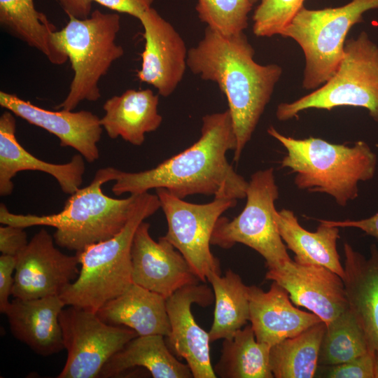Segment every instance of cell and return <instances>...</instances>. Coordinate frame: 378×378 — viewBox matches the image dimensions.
Segmentation results:
<instances>
[{
    "instance_id": "cell-1",
    "label": "cell",
    "mask_w": 378,
    "mask_h": 378,
    "mask_svg": "<svg viewBox=\"0 0 378 378\" xmlns=\"http://www.w3.org/2000/svg\"><path fill=\"white\" fill-rule=\"evenodd\" d=\"M236 147L229 110L206 114L202 118L201 136L192 146L148 170L118 169L112 192L130 195L162 188L181 199L192 195L243 199L248 181L226 158V153Z\"/></svg>"
},
{
    "instance_id": "cell-2",
    "label": "cell",
    "mask_w": 378,
    "mask_h": 378,
    "mask_svg": "<svg viewBox=\"0 0 378 378\" xmlns=\"http://www.w3.org/2000/svg\"><path fill=\"white\" fill-rule=\"evenodd\" d=\"M244 32L224 36L206 27L203 38L188 50L187 66L201 79L216 83L225 95L238 162L251 139L281 74L276 64L262 65Z\"/></svg>"
},
{
    "instance_id": "cell-3",
    "label": "cell",
    "mask_w": 378,
    "mask_h": 378,
    "mask_svg": "<svg viewBox=\"0 0 378 378\" xmlns=\"http://www.w3.org/2000/svg\"><path fill=\"white\" fill-rule=\"evenodd\" d=\"M117 171L111 167L99 169L91 183L70 195L63 209L57 214H16L1 204L0 223L23 228L38 225L55 227V243L76 253L108 239L125 226L138 195L130 194L127 198L115 199L102 192V186L114 181Z\"/></svg>"
},
{
    "instance_id": "cell-4",
    "label": "cell",
    "mask_w": 378,
    "mask_h": 378,
    "mask_svg": "<svg viewBox=\"0 0 378 378\" xmlns=\"http://www.w3.org/2000/svg\"><path fill=\"white\" fill-rule=\"evenodd\" d=\"M267 133L286 148L281 164L295 174L298 188L328 194L341 206L358 196L359 182L375 174L377 155L363 141L349 146L315 137L298 139L272 126Z\"/></svg>"
},
{
    "instance_id": "cell-5",
    "label": "cell",
    "mask_w": 378,
    "mask_h": 378,
    "mask_svg": "<svg viewBox=\"0 0 378 378\" xmlns=\"http://www.w3.org/2000/svg\"><path fill=\"white\" fill-rule=\"evenodd\" d=\"M160 208L156 194L138 193L132 214L120 232L76 253L81 265L79 274L59 295L66 306L97 313L133 284L131 249L135 232Z\"/></svg>"
},
{
    "instance_id": "cell-6",
    "label": "cell",
    "mask_w": 378,
    "mask_h": 378,
    "mask_svg": "<svg viewBox=\"0 0 378 378\" xmlns=\"http://www.w3.org/2000/svg\"><path fill=\"white\" fill-rule=\"evenodd\" d=\"M120 28L118 14L94 10L84 19L69 17L66 26L57 31L74 77L66 98L56 109L73 111L83 101L96 102L100 98L101 78L124 54L122 47L115 42Z\"/></svg>"
},
{
    "instance_id": "cell-7",
    "label": "cell",
    "mask_w": 378,
    "mask_h": 378,
    "mask_svg": "<svg viewBox=\"0 0 378 378\" xmlns=\"http://www.w3.org/2000/svg\"><path fill=\"white\" fill-rule=\"evenodd\" d=\"M343 106L365 108L378 122V46L364 31L346 40L342 58L323 86L293 102L279 104L276 116L286 121L306 109L330 111Z\"/></svg>"
},
{
    "instance_id": "cell-8",
    "label": "cell",
    "mask_w": 378,
    "mask_h": 378,
    "mask_svg": "<svg viewBox=\"0 0 378 378\" xmlns=\"http://www.w3.org/2000/svg\"><path fill=\"white\" fill-rule=\"evenodd\" d=\"M378 9V0H351L337 8L310 10L303 7L280 36L290 38L305 57L302 86L316 90L335 72L344 54L346 35L363 14Z\"/></svg>"
},
{
    "instance_id": "cell-9",
    "label": "cell",
    "mask_w": 378,
    "mask_h": 378,
    "mask_svg": "<svg viewBox=\"0 0 378 378\" xmlns=\"http://www.w3.org/2000/svg\"><path fill=\"white\" fill-rule=\"evenodd\" d=\"M246 197V205L237 216L231 220L219 218L211 235V245L227 249L237 243L243 244L264 258L267 269L281 267L291 258L274 219L279 188L273 168L251 175Z\"/></svg>"
},
{
    "instance_id": "cell-10",
    "label": "cell",
    "mask_w": 378,
    "mask_h": 378,
    "mask_svg": "<svg viewBox=\"0 0 378 378\" xmlns=\"http://www.w3.org/2000/svg\"><path fill=\"white\" fill-rule=\"evenodd\" d=\"M155 192L167 222L165 239L183 255L200 281L205 283L209 274H220L219 260L211 251V235L219 218L234 207L237 200L221 197L193 204L165 188Z\"/></svg>"
},
{
    "instance_id": "cell-11",
    "label": "cell",
    "mask_w": 378,
    "mask_h": 378,
    "mask_svg": "<svg viewBox=\"0 0 378 378\" xmlns=\"http://www.w3.org/2000/svg\"><path fill=\"white\" fill-rule=\"evenodd\" d=\"M65 365L58 378H94L108 360L130 340L138 336L134 330L104 322L97 313L68 306L59 316Z\"/></svg>"
},
{
    "instance_id": "cell-12",
    "label": "cell",
    "mask_w": 378,
    "mask_h": 378,
    "mask_svg": "<svg viewBox=\"0 0 378 378\" xmlns=\"http://www.w3.org/2000/svg\"><path fill=\"white\" fill-rule=\"evenodd\" d=\"M54 242L53 237L41 229L16 256L12 290L15 298L59 296L77 279L80 272L78 255L63 253Z\"/></svg>"
},
{
    "instance_id": "cell-13",
    "label": "cell",
    "mask_w": 378,
    "mask_h": 378,
    "mask_svg": "<svg viewBox=\"0 0 378 378\" xmlns=\"http://www.w3.org/2000/svg\"><path fill=\"white\" fill-rule=\"evenodd\" d=\"M214 300L211 289L198 284L186 286L166 299L171 327L166 343L174 354L186 361L194 378L217 377L211 362L209 332L197 324L191 312L192 304L206 307Z\"/></svg>"
},
{
    "instance_id": "cell-14",
    "label": "cell",
    "mask_w": 378,
    "mask_h": 378,
    "mask_svg": "<svg viewBox=\"0 0 378 378\" xmlns=\"http://www.w3.org/2000/svg\"><path fill=\"white\" fill-rule=\"evenodd\" d=\"M265 277L281 286L295 304L317 315L326 326L349 308L343 280L323 266L291 259L268 269Z\"/></svg>"
},
{
    "instance_id": "cell-15",
    "label": "cell",
    "mask_w": 378,
    "mask_h": 378,
    "mask_svg": "<svg viewBox=\"0 0 378 378\" xmlns=\"http://www.w3.org/2000/svg\"><path fill=\"white\" fill-rule=\"evenodd\" d=\"M149 230L150 224L144 220L134 236L131 249L133 284L165 299L186 286L198 284L200 279L183 255L164 236L155 241Z\"/></svg>"
},
{
    "instance_id": "cell-16",
    "label": "cell",
    "mask_w": 378,
    "mask_h": 378,
    "mask_svg": "<svg viewBox=\"0 0 378 378\" xmlns=\"http://www.w3.org/2000/svg\"><path fill=\"white\" fill-rule=\"evenodd\" d=\"M144 28V50L136 76L157 89L158 94L171 95L181 82L187 66L188 50L173 25L153 8L139 18Z\"/></svg>"
},
{
    "instance_id": "cell-17",
    "label": "cell",
    "mask_w": 378,
    "mask_h": 378,
    "mask_svg": "<svg viewBox=\"0 0 378 378\" xmlns=\"http://www.w3.org/2000/svg\"><path fill=\"white\" fill-rule=\"evenodd\" d=\"M0 106L29 123L55 135L63 147L76 150L87 162L99 158L97 144L103 130L100 118L89 111H50L17 95L0 92Z\"/></svg>"
},
{
    "instance_id": "cell-18",
    "label": "cell",
    "mask_w": 378,
    "mask_h": 378,
    "mask_svg": "<svg viewBox=\"0 0 378 378\" xmlns=\"http://www.w3.org/2000/svg\"><path fill=\"white\" fill-rule=\"evenodd\" d=\"M14 114L5 111L0 116V195L12 194V179L22 171H38L53 176L62 190L69 195L77 191L83 181L84 158L79 153L64 164L50 163L29 153L18 141Z\"/></svg>"
},
{
    "instance_id": "cell-19",
    "label": "cell",
    "mask_w": 378,
    "mask_h": 378,
    "mask_svg": "<svg viewBox=\"0 0 378 378\" xmlns=\"http://www.w3.org/2000/svg\"><path fill=\"white\" fill-rule=\"evenodd\" d=\"M249 321L257 341L272 346L322 322L292 304L288 293L273 281L268 291L248 286Z\"/></svg>"
},
{
    "instance_id": "cell-20",
    "label": "cell",
    "mask_w": 378,
    "mask_h": 378,
    "mask_svg": "<svg viewBox=\"0 0 378 378\" xmlns=\"http://www.w3.org/2000/svg\"><path fill=\"white\" fill-rule=\"evenodd\" d=\"M65 306L59 296L14 298L5 314L17 340L36 354L49 356L64 349L59 316Z\"/></svg>"
},
{
    "instance_id": "cell-21",
    "label": "cell",
    "mask_w": 378,
    "mask_h": 378,
    "mask_svg": "<svg viewBox=\"0 0 378 378\" xmlns=\"http://www.w3.org/2000/svg\"><path fill=\"white\" fill-rule=\"evenodd\" d=\"M344 278L349 307L371 349L378 352V248L370 246L369 258L344 244Z\"/></svg>"
},
{
    "instance_id": "cell-22",
    "label": "cell",
    "mask_w": 378,
    "mask_h": 378,
    "mask_svg": "<svg viewBox=\"0 0 378 378\" xmlns=\"http://www.w3.org/2000/svg\"><path fill=\"white\" fill-rule=\"evenodd\" d=\"M158 103V94L150 89L127 90L105 102V114L100 123L111 139L120 136L132 145L141 146L146 134L155 131L162 122Z\"/></svg>"
},
{
    "instance_id": "cell-23",
    "label": "cell",
    "mask_w": 378,
    "mask_h": 378,
    "mask_svg": "<svg viewBox=\"0 0 378 378\" xmlns=\"http://www.w3.org/2000/svg\"><path fill=\"white\" fill-rule=\"evenodd\" d=\"M97 314L104 322L127 327L141 336L167 337L171 330L166 299L135 284L105 303Z\"/></svg>"
},
{
    "instance_id": "cell-24",
    "label": "cell",
    "mask_w": 378,
    "mask_h": 378,
    "mask_svg": "<svg viewBox=\"0 0 378 378\" xmlns=\"http://www.w3.org/2000/svg\"><path fill=\"white\" fill-rule=\"evenodd\" d=\"M274 219L284 244L295 253L294 260L323 266L344 279V268L337 249L339 227L318 220L316 230L309 232L300 225L293 211L286 209L276 210Z\"/></svg>"
},
{
    "instance_id": "cell-25",
    "label": "cell",
    "mask_w": 378,
    "mask_h": 378,
    "mask_svg": "<svg viewBox=\"0 0 378 378\" xmlns=\"http://www.w3.org/2000/svg\"><path fill=\"white\" fill-rule=\"evenodd\" d=\"M161 335H138L114 354L99 377H117L135 367L146 369L153 378H191L187 364L179 361Z\"/></svg>"
},
{
    "instance_id": "cell-26",
    "label": "cell",
    "mask_w": 378,
    "mask_h": 378,
    "mask_svg": "<svg viewBox=\"0 0 378 378\" xmlns=\"http://www.w3.org/2000/svg\"><path fill=\"white\" fill-rule=\"evenodd\" d=\"M0 23L11 35L43 53L52 64L61 65L67 61L56 27L35 8L33 0H0Z\"/></svg>"
},
{
    "instance_id": "cell-27",
    "label": "cell",
    "mask_w": 378,
    "mask_h": 378,
    "mask_svg": "<svg viewBox=\"0 0 378 378\" xmlns=\"http://www.w3.org/2000/svg\"><path fill=\"white\" fill-rule=\"evenodd\" d=\"M214 295V321L209 331L211 342L232 338L249 321L248 286L231 270L207 276Z\"/></svg>"
},
{
    "instance_id": "cell-28",
    "label": "cell",
    "mask_w": 378,
    "mask_h": 378,
    "mask_svg": "<svg viewBox=\"0 0 378 378\" xmlns=\"http://www.w3.org/2000/svg\"><path fill=\"white\" fill-rule=\"evenodd\" d=\"M271 346L257 341L251 325L224 339L219 360L214 367L221 378H273L270 366Z\"/></svg>"
},
{
    "instance_id": "cell-29",
    "label": "cell",
    "mask_w": 378,
    "mask_h": 378,
    "mask_svg": "<svg viewBox=\"0 0 378 378\" xmlns=\"http://www.w3.org/2000/svg\"><path fill=\"white\" fill-rule=\"evenodd\" d=\"M326 329L322 321L271 347L270 366L275 378H312L318 367Z\"/></svg>"
},
{
    "instance_id": "cell-30",
    "label": "cell",
    "mask_w": 378,
    "mask_h": 378,
    "mask_svg": "<svg viewBox=\"0 0 378 378\" xmlns=\"http://www.w3.org/2000/svg\"><path fill=\"white\" fill-rule=\"evenodd\" d=\"M372 349L349 307L326 326L320 349L318 365L342 364Z\"/></svg>"
},
{
    "instance_id": "cell-31",
    "label": "cell",
    "mask_w": 378,
    "mask_h": 378,
    "mask_svg": "<svg viewBox=\"0 0 378 378\" xmlns=\"http://www.w3.org/2000/svg\"><path fill=\"white\" fill-rule=\"evenodd\" d=\"M250 0H197L195 6L200 20L224 36L243 32L248 27Z\"/></svg>"
},
{
    "instance_id": "cell-32",
    "label": "cell",
    "mask_w": 378,
    "mask_h": 378,
    "mask_svg": "<svg viewBox=\"0 0 378 378\" xmlns=\"http://www.w3.org/2000/svg\"><path fill=\"white\" fill-rule=\"evenodd\" d=\"M304 0H260L253 15V32L258 37L281 35L304 7Z\"/></svg>"
},
{
    "instance_id": "cell-33",
    "label": "cell",
    "mask_w": 378,
    "mask_h": 378,
    "mask_svg": "<svg viewBox=\"0 0 378 378\" xmlns=\"http://www.w3.org/2000/svg\"><path fill=\"white\" fill-rule=\"evenodd\" d=\"M324 377L329 378H376V351L373 349L349 362L323 366Z\"/></svg>"
},
{
    "instance_id": "cell-34",
    "label": "cell",
    "mask_w": 378,
    "mask_h": 378,
    "mask_svg": "<svg viewBox=\"0 0 378 378\" xmlns=\"http://www.w3.org/2000/svg\"><path fill=\"white\" fill-rule=\"evenodd\" d=\"M28 243L24 228L10 225L0 227V251L2 254L16 257Z\"/></svg>"
},
{
    "instance_id": "cell-35",
    "label": "cell",
    "mask_w": 378,
    "mask_h": 378,
    "mask_svg": "<svg viewBox=\"0 0 378 378\" xmlns=\"http://www.w3.org/2000/svg\"><path fill=\"white\" fill-rule=\"evenodd\" d=\"M16 257L2 254L0 256V312L6 313L10 302L14 284L13 274L15 270Z\"/></svg>"
},
{
    "instance_id": "cell-36",
    "label": "cell",
    "mask_w": 378,
    "mask_h": 378,
    "mask_svg": "<svg viewBox=\"0 0 378 378\" xmlns=\"http://www.w3.org/2000/svg\"><path fill=\"white\" fill-rule=\"evenodd\" d=\"M155 0H93L112 10L127 13L139 20L140 16L152 8Z\"/></svg>"
},
{
    "instance_id": "cell-37",
    "label": "cell",
    "mask_w": 378,
    "mask_h": 378,
    "mask_svg": "<svg viewBox=\"0 0 378 378\" xmlns=\"http://www.w3.org/2000/svg\"><path fill=\"white\" fill-rule=\"evenodd\" d=\"M326 223L339 227H354L378 240V212L374 215L360 220H328Z\"/></svg>"
},
{
    "instance_id": "cell-38",
    "label": "cell",
    "mask_w": 378,
    "mask_h": 378,
    "mask_svg": "<svg viewBox=\"0 0 378 378\" xmlns=\"http://www.w3.org/2000/svg\"><path fill=\"white\" fill-rule=\"evenodd\" d=\"M59 4L69 17L84 19L92 13L93 0H58Z\"/></svg>"
},
{
    "instance_id": "cell-39",
    "label": "cell",
    "mask_w": 378,
    "mask_h": 378,
    "mask_svg": "<svg viewBox=\"0 0 378 378\" xmlns=\"http://www.w3.org/2000/svg\"><path fill=\"white\" fill-rule=\"evenodd\" d=\"M251 2L254 4L255 3H256L258 0H250Z\"/></svg>"
}]
</instances>
